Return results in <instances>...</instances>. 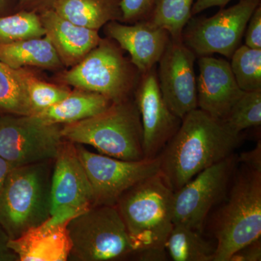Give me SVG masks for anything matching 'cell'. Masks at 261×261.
Returning <instances> with one entry per match:
<instances>
[{"mask_svg": "<svg viewBox=\"0 0 261 261\" xmlns=\"http://www.w3.org/2000/svg\"><path fill=\"white\" fill-rule=\"evenodd\" d=\"M241 135L200 108L187 113L158 157L160 173L173 192L206 168L233 154Z\"/></svg>", "mask_w": 261, "mask_h": 261, "instance_id": "cell-1", "label": "cell"}, {"mask_svg": "<svg viewBox=\"0 0 261 261\" xmlns=\"http://www.w3.org/2000/svg\"><path fill=\"white\" fill-rule=\"evenodd\" d=\"M173 191L161 173L130 188L116 203L135 254L140 260H166L173 226Z\"/></svg>", "mask_w": 261, "mask_h": 261, "instance_id": "cell-2", "label": "cell"}, {"mask_svg": "<svg viewBox=\"0 0 261 261\" xmlns=\"http://www.w3.org/2000/svg\"><path fill=\"white\" fill-rule=\"evenodd\" d=\"M211 224L216 239L214 261H229L261 235V170L242 164Z\"/></svg>", "mask_w": 261, "mask_h": 261, "instance_id": "cell-3", "label": "cell"}, {"mask_svg": "<svg viewBox=\"0 0 261 261\" xmlns=\"http://www.w3.org/2000/svg\"><path fill=\"white\" fill-rule=\"evenodd\" d=\"M61 135L67 141L92 146L114 159H145L140 113L135 101L130 99L112 102L99 114L65 124Z\"/></svg>", "mask_w": 261, "mask_h": 261, "instance_id": "cell-4", "label": "cell"}, {"mask_svg": "<svg viewBox=\"0 0 261 261\" xmlns=\"http://www.w3.org/2000/svg\"><path fill=\"white\" fill-rule=\"evenodd\" d=\"M50 161L13 168L0 190V226L15 239L51 217Z\"/></svg>", "mask_w": 261, "mask_h": 261, "instance_id": "cell-5", "label": "cell"}, {"mask_svg": "<svg viewBox=\"0 0 261 261\" xmlns=\"http://www.w3.org/2000/svg\"><path fill=\"white\" fill-rule=\"evenodd\" d=\"M69 257L83 261L120 260L135 254L116 205H94L68 224Z\"/></svg>", "mask_w": 261, "mask_h": 261, "instance_id": "cell-6", "label": "cell"}, {"mask_svg": "<svg viewBox=\"0 0 261 261\" xmlns=\"http://www.w3.org/2000/svg\"><path fill=\"white\" fill-rule=\"evenodd\" d=\"M142 73L125 59L119 48L107 39L62 75V81L75 89L96 92L112 102L129 99Z\"/></svg>", "mask_w": 261, "mask_h": 261, "instance_id": "cell-7", "label": "cell"}, {"mask_svg": "<svg viewBox=\"0 0 261 261\" xmlns=\"http://www.w3.org/2000/svg\"><path fill=\"white\" fill-rule=\"evenodd\" d=\"M260 0H240L210 18H190L182 33V41L196 56L214 53L231 58L240 46L247 23Z\"/></svg>", "mask_w": 261, "mask_h": 261, "instance_id": "cell-8", "label": "cell"}, {"mask_svg": "<svg viewBox=\"0 0 261 261\" xmlns=\"http://www.w3.org/2000/svg\"><path fill=\"white\" fill-rule=\"evenodd\" d=\"M238 163V156L231 154L173 192V224L186 225L203 232L207 216L227 193Z\"/></svg>", "mask_w": 261, "mask_h": 261, "instance_id": "cell-9", "label": "cell"}, {"mask_svg": "<svg viewBox=\"0 0 261 261\" xmlns=\"http://www.w3.org/2000/svg\"><path fill=\"white\" fill-rule=\"evenodd\" d=\"M63 139L59 125L35 116L0 119V156L14 168L55 160Z\"/></svg>", "mask_w": 261, "mask_h": 261, "instance_id": "cell-10", "label": "cell"}, {"mask_svg": "<svg viewBox=\"0 0 261 261\" xmlns=\"http://www.w3.org/2000/svg\"><path fill=\"white\" fill-rule=\"evenodd\" d=\"M77 154L92 186L94 205H116L123 194L160 172L159 157L123 161L94 153L81 145Z\"/></svg>", "mask_w": 261, "mask_h": 261, "instance_id": "cell-11", "label": "cell"}, {"mask_svg": "<svg viewBox=\"0 0 261 261\" xmlns=\"http://www.w3.org/2000/svg\"><path fill=\"white\" fill-rule=\"evenodd\" d=\"M54 161L51 217L56 221H67L94 206L93 191L74 143L63 142Z\"/></svg>", "mask_w": 261, "mask_h": 261, "instance_id": "cell-12", "label": "cell"}, {"mask_svg": "<svg viewBox=\"0 0 261 261\" xmlns=\"http://www.w3.org/2000/svg\"><path fill=\"white\" fill-rule=\"evenodd\" d=\"M195 53L182 41L170 37L159 62L158 80L163 99L178 118L198 108Z\"/></svg>", "mask_w": 261, "mask_h": 261, "instance_id": "cell-13", "label": "cell"}, {"mask_svg": "<svg viewBox=\"0 0 261 261\" xmlns=\"http://www.w3.org/2000/svg\"><path fill=\"white\" fill-rule=\"evenodd\" d=\"M135 94L142 122L144 156L154 159L177 132L181 119L171 112L163 99L157 67L141 75Z\"/></svg>", "mask_w": 261, "mask_h": 261, "instance_id": "cell-14", "label": "cell"}, {"mask_svg": "<svg viewBox=\"0 0 261 261\" xmlns=\"http://www.w3.org/2000/svg\"><path fill=\"white\" fill-rule=\"evenodd\" d=\"M197 79L198 108L223 120L244 93L227 61L211 56L199 57Z\"/></svg>", "mask_w": 261, "mask_h": 261, "instance_id": "cell-15", "label": "cell"}, {"mask_svg": "<svg viewBox=\"0 0 261 261\" xmlns=\"http://www.w3.org/2000/svg\"><path fill=\"white\" fill-rule=\"evenodd\" d=\"M105 25L106 34L129 53L130 62L142 74L159 63L170 39L166 29L149 20H140L134 25L114 20Z\"/></svg>", "mask_w": 261, "mask_h": 261, "instance_id": "cell-16", "label": "cell"}, {"mask_svg": "<svg viewBox=\"0 0 261 261\" xmlns=\"http://www.w3.org/2000/svg\"><path fill=\"white\" fill-rule=\"evenodd\" d=\"M70 220L56 221L50 217L18 238L10 239L8 247L20 261L67 260L72 248L68 230Z\"/></svg>", "mask_w": 261, "mask_h": 261, "instance_id": "cell-17", "label": "cell"}, {"mask_svg": "<svg viewBox=\"0 0 261 261\" xmlns=\"http://www.w3.org/2000/svg\"><path fill=\"white\" fill-rule=\"evenodd\" d=\"M45 36L50 40L63 64L74 66L102 40L98 31L75 25L54 10L41 12Z\"/></svg>", "mask_w": 261, "mask_h": 261, "instance_id": "cell-18", "label": "cell"}, {"mask_svg": "<svg viewBox=\"0 0 261 261\" xmlns=\"http://www.w3.org/2000/svg\"><path fill=\"white\" fill-rule=\"evenodd\" d=\"M51 9L75 25L92 30L122 21L121 0H55Z\"/></svg>", "mask_w": 261, "mask_h": 261, "instance_id": "cell-19", "label": "cell"}, {"mask_svg": "<svg viewBox=\"0 0 261 261\" xmlns=\"http://www.w3.org/2000/svg\"><path fill=\"white\" fill-rule=\"evenodd\" d=\"M111 104L102 94L76 89L58 104L32 116L49 124H68L99 114Z\"/></svg>", "mask_w": 261, "mask_h": 261, "instance_id": "cell-20", "label": "cell"}, {"mask_svg": "<svg viewBox=\"0 0 261 261\" xmlns=\"http://www.w3.org/2000/svg\"><path fill=\"white\" fill-rule=\"evenodd\" d=\"M44 37L0 44V62L14 69L25 66L60 68L63 63L50 40Z\"/></svg>", "mask_w": 261, "mask_h": 261, "instance_id": "cell-21", "label": "cell"}, {"mask_svg": "<svg viewBox=\"0 0 261 261\" xmlns=\"http://www.w3.org/2000/svg\"><path fill=\"white\" fill-rule=\"evenodd\" d=\"M216 244L204 238L202 232L186 225L173 224L166 250L174 261H214Z\"/></svg>", "mask_w": 261, "mask_h": 261, "instance_id": "cell-22", "label": "cell"}, {"mask_svg": "<svg viewBox=\"0 0 261 261\" xmlns=\"http://www.w3.org/2000/svg\"><path fill=\"white\" fill-rule=\"evenodd\" d=\"M0 109L15 116H32L21 69L0 62Z\"/></svg>", "mask_w": 261, "mask_h": 261, "instance_id": "cell-23", "label": "cell"}, {"mask_svg": "<svg viewBox=\"0 0 261 261\" xmlns=\"http://www.w3.org/2000/svg\"><path fill=\"white\" fill-rule=\"evenodd\" d=\"M194 0H155L148 20L166 29L173 39H182V33L192 18Z\"/></svg>", "mask_w": 261, "mask_h": 261, "instance_id": "cell-24", "label": "cell"}, {"mask_svg": "<svg viewBox=\"0 0 261 261\" xmlns=\"http://www.w3.org/2000/svg\"><path fill=\"white\" fill-rule=\"evenodd\" d=\"M45 30L36 12L20 10L15 14L0 16V44L41 38Z\"/></svg>", "mask_w": 261, "mask_h": 261, "instance_id": "cell-25", "label": "cell"}, {"mask_svg": "<svg viewBox=\"0 0 261 261\" xmlns=\"http://www.w3.org/2000/svg\"><path fill=\"white\" fill-rule=\"evenodd\" d=\"M231 71L243 92L261 89V49L240 46L231 58Z\"/></svg>", "mask_w": 261, "mask_h": 261, "instance_id": "cell-26", "label": "cell"}, {"mask_svg": "<svg viewBox=\"0 0 261 261\" xmlns=\"http://www.w3.org/2000/svg\"><path fill=\"white\" fill-rule=\"evenodd\" d=\"M222 121L236 135H241L247 128L260 126L261 89L244 92Z\"/></svg>", "mask_w": 261, "mask_h": 261, "instance_id": "cell-27", "label": "cell"}, {"mask_svg": "<svg viewBox=\"0 0 261 261\" xmlns=\"http://www.w3.org/2000/svg\"><path fill=\"white\" fill-rule=\"evenodd\" d=\"M20 69L27 87L32 115L42 112L58 104L70 94V89L66 87L47 83L39 80L23 68Z\"/></svg>", "mask_w": 261, "mask_h": 261, "instance_id": "cell-28", "label": "cell"}, {"mask_svg": "<svg viewBox=\"0 0 261 261\" xmlns=\"http://www.w3.org/2000/svg\"><path fill=\"white\" fill-rule=\"evenodd\" d=\"M155 0H121L122 21L136 23L148 20Z\"/></svg>", "mask_w": 261, "mask_h": 261, "instance_id": "cell-29", "label": "cell"}, {"mask_svg": "<svg viewBox=\"0 0 261 261\" xmlns=\"http://www.w3.org/2000/svg\"><path fill=\"white\" fill-rule=\"evenodd\" d=\"M245 45L261 49V5L254 10L245 29Z\"/></svg>", "mask_w": 261, "mask_h": 261, "instance_id": "cell-30", "label": "cell"}, {"mask_svg": "<svg viewBox=\"0 0 261 261\" xmlns=\"http://www.w3.org/2000/svg\"><path fill=\"white\" fill-rule=\"evenodd\" d=\"M261 241L257 239L246 246L240 249L230 257L229 261H260Z\"/></svg>", "mask_w": 261, "mask_h": 261, "instance_id": "cell-31", "label": "cell"}, {"mask_svg": "<svg viewBox=\"0 0 261 261\" xmlns=\"http://www.w3.org/2000/svg\"><path fill=\"white\" fill-rule=\"evenodd\" d=\"M238 163L254 169L261 170V143L258 142L256 147L248 152H243L238 156Z\"/></svg>", "mask_w": 261, "mask_h": 261, "instance_id": "cell-32", "label": "cell"}, {"mask_svg": "<svg viewBox=\"0 0 261 261\" xmlns=\"http://www.w3.org/2000/svg\"><path fill=\"white\" fill-rule=\"evenodd\" d=\"M55 0H19L18 6L20 9L29 11L42 12L51 9Z\"/></svg>", "mask_w": 261, "mask_h": 261, "instance_id": "cell-33", "label": "cell"}, {"mask_svg": "<svg viewBox=\"0 0 261 261\" xmlns=\"http://www.w3.org/2000/svg\"><path fill=\"white\" fill-rule=\"evenodd\" d=\"M10 238L0 226V261L19 260L16 254L8 247Z\"/></svg>", "mask_w": 261, "mask_h": 261, "instance_id": "cell-34", "label": "cell"}, {"mask_svg": "<svg viewBox=\"0 0 261 261\" xmlns=\"http://www.w3.org/2000/svg\"><path fill=\"white\" fill-rule=\"evenodd\" d=\"M231 1V0H197L192 5V15L198 14L204 10L214 7L224 8Z\"/></svg>", "mask_w": 261, "mask_h": 261, "instance_id": "cell-35", "label": "cell"}, {"mask_svg": "<svg viewBox=\"0 0 261 261\" xmlns=\"http://www.w3.org/2000/svg\"><path fill=\"white\" fill-rule=\"evenodd\" d=\"M13 167L6 160L0 156V190L4 185L5 179Z\"/></svg>", "mask_w": 261, "mask_h": 261, "instance_id": "cell-36", "label": "cell"}, {"mask_svg": "<svg viewBox=\"0 0 261 261\" xmlns=\"http://www.w3.org/2000/svg\"><path fill=\"white\" fill-rule=\"evenodd\" d=\"M10 0H0V11L4 10L9 5Z\"/></svg>", "mask_w": 261, "mask_h": 261, "instance_id": "cell-37", "label": "cell"}]
</instances>
